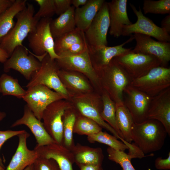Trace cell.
<instances>
[{
	"label": "cell",
	"instance_id": "cell-7",
	"mask_svg": "<svg viewBox=\"0 0 170 170\" xmlns=\"http://www.w3.org/2000/svg\"><path fill=\"white\" fill-rule=\"evenodd\" d=\"M82 115L96 122L102 128L109 131L118 139L123 140L117 132L102 118V103L100 94L97 92L73 95L70 100Z\"/></svg>",
	"mask_w": 170,
	"mask_h": 170
},
{
	"label": "cell",
	"instance_id": "cell-6",
	"mask_svg": "<svg viewBox=\"0 0 170 170\" xmlns=\"http://www.w3.org/2000/svg\"><path fill=\"white\" fill-rule=\"evenodd\" d=\"M55 60L60 69L77 72L84 75L89 79L97 93L101 94L103 90L99 77L92 65L88 45L80 54L60 56Z\"/></svg>",
	"mask_w": 170,
	"mask_h": 170
},
{
	"label": "cell",
	"instance_id": "cell-14",
	"mask_svg": "<svg viewBox=\"0 0 170 170\" xmlns=\"http://www.w3.org/2000/svg\"><path fill=\"white\" fill-rule=\"evenodd\" d=\"M130 5L137 17V20L134 23L124 26L122 35L128 36L132 33H139L153 37L158 41L170 42V35L157 26L151 20L144 15L140 7L138 10L133 4L130 3Z\"/></svg>",
	"mask_w": 170,
	"mask_h": 170
},
{
	"label": "cell",
	"instance_id": "cell-23",
	"mask_svg": "<svg viewBox=\"0 0 170 170\" xmlns=\"http://www.w3.org/2000/svg\"><path fill=\"white\" fill-rule=\"evenodd\" d=\"M105 1L104 0H88L85 5L75 8L76 28L84 32L89 26Z\"/></svg>",
	"mask_w": 170,
	"mask_h": 170
},
{
	"label": "cell",
	"instance_id": "cell-46",
	"mask_svg": "<svg viewBox=\"0 0 170 170\" xmlns=\"http://www.w3.org/2000/svg\"><path fill=\"white\" fill-rule=\"evenodd\" d=\"M88 0H71V4L75 8L83 6L87 3Z\"/></svg>",
	"mask_w": 170,
	"mask_h": 170
},
{
	"label": "cell",
	"instance_id": "cell-31",
	"mask_svg": "<svg viewBox=\"0 0 170 170\" xmlns=\"http://www.w3.org/2000/svg\"><path fill=\"white\" fill-rule=\"evenodd\" d=\"M129 150L128 154L124 151L114 150L109 147L107 149L108 158L119 164L122 170H136L131 162L133 158H139V155L137 152Z\"/></svg>",
	"mask_w": 170,
	"mask_h": 170
},
{
	"label": "cell",
	"instance_id": "cell-40",
	"mask_svg": "<svg viewBox=\"0 0 170 170\" xmlns=\"http://www.w3.org/2000/svg\"><path fill=\"white\" fill-rule=\"evenodd\" d=\"M6 116V114L5 112L0 111V122L2 121ZM25 131V130L17 131L8 130L5 131L0 130V150L3 144L8 140L13 137L17 136ZM0 162H1L0 157Z\"/></svg>",
	"mask_w": 170,
	"mask_h": 170
},
{
	"label": "cell",
	"instance_id": "cell-5",
	"mask_svg": "<svg viewBox=\"0 0 170 170\" xmlns=\"http://www.w3.org/2000/svg\"><path fill=\"white\" fill-rule=\"evenodd\" d=\"M52 20L51 18L40 19L35 29L27 36L29 47L35 55L39 57L40 61L47 54L52 60L60 57L54 51V40L50 29Z\"/></svg>",
	"mask_w": 170,
	"mask_h": 170
},
{
	"label": "cell",
	"instance_id": "cell-9",
	"mask_svg": "<svg viewBox=\"0 0 170 170\" xmlns=\"http://www.w3.org/2000/svg\"><path fill=\"white\" fill-rule=\"evenodd\" d=\"M130 85L153 97L170 87V68H153L145 75L132 80Z\"/></svg>",
	"mask_w": 170,
	"mask_h": 170
},
{
	"label": "cell",
	"instance_id": "cell-42",
	"mask_svg": "<svg viewBox=\"0 0 170 170\" xmlns=\"http://www.w3.org/2000/svg\"><path fill=\"white\" fill-rule=\"evenodd\" d=\"M155 167L160 170H168L170 169V152L168 154L167 158L162 159V157H158L155 160Z\"/></svg>",
	"mask_w": 170,
	"mask_h": 170
},
{
	"label": "cell",
	"instance_id": "cell-13",
	"mask_svg": "<svg viewBox=\"0 0 170 170\" xmlns=\"http://www.w3.org/2000/svg\"><path fill=\"white\" fill-rule=\"evenodd\" d=\"M110 27L107 2L105 1L92 23L84 32L88 44L94 48L107 46V36Z\"/></svg>",
	"mask_w": 170,
	"mask_h": 170
},
{
	"label": "cell",
	"instance_id": "cell-15",
	"mask_svg": "<svg viewBox=\"0 0 170 170\" xmlns=\"http://www.w3.org/2000/svg\"><path fill=\"white\" fill-rule=\"evenodd\" d=\"M152 98L130 85L125 89L123 103L131 113L134 123H141L147 119Z\"/></svg>",
	"mask_w": 170,
	"mask_h": 170
},
{
	"label": "cell",
	"instance_id": "cell-44",
	"mask_svg": "<svg viewBox=\"0 0 170 170\" xmlns=\"http://www.w3.org/2000/svg\"><path fill=\"white\" fill-rule=\"evenodd\" d=\"M15 0H0V15L14 2Z\"/></svg>",
	"mask_w": 170,
	"mask_h": 170
},
{
	"label": "cell",
	"instance_id": "cell-2",
	"mask_svg": "<svg viewBox=\"0 0 170 170\" xmlns=\"http://www.w3.org/2000/svg\"><path fill=\"white\" fill-rule=\"evenodd\" d=\"M35 12L33 5L27 3L25 8L15 16L17 21L14 27L1 40L0 47L9 57L16 47L23 46V40L35 29L39 20L35 18Z\"/></svg>",
	"mask_w": 170,
	"mask_h": 170
},
{
	"label": "cell",
	"instance_id": "cell-22",
	"mask_svg": "<svg viewBox=\"0 0 170 170\" xmlns=\"http://www.w3.org/2000/svg\"><path fill=\"white\" fill-rule=\"evenodd\" d=\"M59 77L65 88L73 95L94 92V88L84 75L75 71L60 69Z\"/></svg>",
	"mask_w": 170,
	"mask_h": 170
},
{
	"label": "cell",
	"instance_id": "cell-12",
	"mask_svg": "<svg viewBox=\"0 0 170 170\" xmlns=\"http://www.w3.org/2000/svg\"><path fill=\"white\" fill-rule=\"evenodd\" d=\"M41 62L34 56L29 54L23 46L14 49L11 55L3 63V70L8 72L11 69L20 72L27 80H30L34 73L40 69Z\"/></svg>",
	"mask_w": 170,
	"mask_h": 170
},
{
	"label": "cell",
	"instance_id": "cell-28",
	"mask_svg": "<svg viewBox=\"0 0 170 170\" xmlns=\"http://www.w3.org/2000/svg\"><path fill=\"white\" fill-rule=\"evenodd\" d=\"M100 95L102 103V109L100 113L102 118L115 129L122 139H124L116 122V103L105 91L103 90Z\"/></svg>",
	"mask_w": 170,
	"mask_h": 170
},
{
	"label": "cell",
	"instance_id": "cell-48",
	"mask_svg": "<svg viewBox=\"0 0 170 170\" xmlns=\"http://www.w3.org/2000/svg\"><path fill=\"white\" fill-rule=\"evenodd\" d=\"M24 170H33V164L27 167Z\"/></svg>",
	"mask_w": 170,
	"mask_h": 170
},
{
	"label": "cell",
	"instance_id": "cell-35",
	"mask_svg": "<svg viewBox=\"0 0 170 170\" xmlns=\"http://www.w3.org/2000/svg\"><path fill=\"white\" fill-rule=\"evenodd\" d=\"M72 107L67 110L63 116V136L65 145L69 146L72 144L73 132L76 116L72 110Z\"/></svg>",
	"mask_w": 170,
	"mask_h": 170
},
{
	"label": "cell",
	"instance_id": "cell-21",
	"mask_svg": "<svg viewBox=\"0 0 170 170\" xmlns=\"http://www.w3.org/2000/svg\"><path fill=\"white\" fill-rule=\"evenodd\" d=\"M30 134L25 130L17 136L18 145L15 153L5 170H24L33 164L38 155L36 151L29 149L27 145V139Z\"/></svg>",
	"mask_w": 170,
	"mask_h": 170
},
{
	"label": "cell",
	"instance_id": "cell-10",
	"mask_svg": "<svg viewBox=\"0 0 170 170\" xmlns=\"http://www.w3.org/2000/svg\"><path fill=\"white\" fill-rule=\"evenodd\" d=\"M68 100L62 99L48 106L43 112L42 120L46 130L57 143H61L63 136V120L66 111L73 107Z\"/></svg>",
	"mask_w": 170,
	"mask_h": 170
},
{
	"label": "cell",
	"instance_id": "cell-37",
	"mask_svg": "<svg viewBox=\"0 0 170 170\" xmlns=\"http://www.w3.org/2000/svg\"><path fill=\"white\" fill-rule=\"evenodd\" d=\"M39 6V8L34 16L39 20L45 18H51L55 14L54 0H35Z\"/></svg>",
	"mask_w": 170,
	"mask_h": 170
},
{
	"label": "cell",
	"instance_id": "cell-17",
	"mask_svg": "<svg viewBox=\"0 0 170 170\" xmlns=\"http://www.w3.org/2000/svg\"><path fill=\"white\" fill-rule=\"evenodd\" d=\"M123 43L116 46L109 47L104 46L94 48L89 46L88 50L92 65L97 72L105 67L115 57L128 53L132 48H125L124 46L134 39L133 35Z\"/></svg>",
	"mask_w": 170,
	"mask_h": 170
},
{
	"label": "cell",
	"instance_id": "cell-29",
	"mask_svg": "<svg viewBox=\"0 0 170 170\" xmlns=\"http://www.w3.org/2000/svg\"><path fill=\"white\" fill-rule=\"evenodd\" d=\"M26 91L21 86L17 79L6 73L0 76V93L3 95H12L22 99Z\"/></svg>",
	"mask_w": 170,
	"mask_h": 170
},
{
	"label": "cell",
	"instance_id": "cell-11",
	"mask_svg": "<svg viewBox=\"0 0 170 170\" xmlns=\"http://www.w3.org/2000/svg\"><path fill=\"white\" fill-rule=\"evenodd\" d=\"M35 116L41 121L45 109L52 103L65 97L60 94L43 85H38L27 89L22 98Z\"/></svg>",
	"mask_w": 170,
	"mask_h": 170
},
{
	"label": "cell",
	"instance_id": "cell-1",
	"mask_svg": "<svg viewBox=\"0 0 170 170\" xmlns=\"http://www.w3.org/2000/svg\"><path fill=\"white\" fill-rule=\"evenodd\" d=\"M131 133L132 141L144 154L161 150L167 134L162 124L152 119L134 123Z\"/></svg>",
	"mask_w": 170,
	"mask_h": 170
},
{
	"label": "cell",
	"instance_id": "cell-4",
	"mask_svg": "<svg viewBox=\"0 0 170 170\" xmlns=\"http://www.w3.org/2000/svg\"><path fill=\"white\" fill-rule=\"evenodd\" d=\"M41 62L40 69L26 86L27 89L37 85H44L62 95L65 99L70 100L73 95L62 83L58 76L60 69L55 60H52L47 54Z\"/></svg>",
	"mask_w": 170,
	"mask_h": 170
},
{
	"label": "cell",
	"instance_id": "cell-3",
	"mask_svg": "<svg viewBox=\"0 0 170 170\" xmlns=\"http://www.w3.org/2000/svg\"><path fill=\"white\" fill-rule=\"evenodd\" d=\"M103 91L116 104L123 103V92L130 85L132 79L113 60L105 67L97 72Z\"/></svg>",
	"mask_w": 170,
	"mask_h": 170
},
{
	"label": "cell",
	"instance_id": "cell-32",
	"mask_svg": "<svg viewBox=\"0 0 170 170\" xmlns=\"http://www.w3.org/2000/svg\"><path fill=\"white\" fill-rule=\"evenodd\" d=\"M88 139L90 142H97L106 144L115 150L124 152L126 150L128 149L127 145L122 141L118 140L115 136L102 131L88 136Z\"/></svg>",
	"mask_w": 170,
	"mask_h": 170
},
{
	"label": "cell",
	"instance_id": "cell-43",
	"mask_svg": "<svg viewBox=\"0 0 170 170\" xmlns=\"http://www.w3.org/2000/svg\"><path fill=\"white\" fill-rule=\"evenodd\" d=\"M161 27L167 33L170 34V14L167 15L161 22Z\"/></svg>",
	"mask_w": 170,
	"mask_h": 170
},
{
	"label": "cell",
	"instance_id": "cell-27",
	"mask_svg": "<svg viewBox=\"0 0 170 170\" xmlns=\"http://www.w3.org/2000/svg\"><path fill=\"white\" fill-rule=\"evenodd\" d=\"M116 117L117 125L123 139L131 143V130L134 123L132 115L124 103L116 104Z\"/></svg>",
	"mask_w": 170,
	"mask_h": 170
},
{
	"label": "cell",
	"instance_id": "cell-41",
	"mask_svg": "<svg viewBox=\"0 0 170 170\" xmlns=\"http://www.w3.org/2000/svg\"><path fill=\"white\" fill-rule=\"evenodd\" d=\"M55 14L60 15L65 12L71 6V0H54Z\"/></svg>",
	"mask_w": 170,
	"mask_h": 170
},
{
	"label": "cell",
	"instance_id": "cell-26",
	"mask_svg": "<svg viewBox=\"0 0 170 170\" xmlns=\"http://www.w3.org/2000/svg\"><path fill=\"white\" fill-rule=\"evenodd\" d=\"M27 3L26 0H15L12 5L0 15V43L14 27V18L25 8Z\"/></svg>",
	"mask_w": 170,
	"mask_h": 170
},
{
	"label": "cell",
	"instance_id": "cell-47",
	"mask_svg": "<svg viewBox=\"0 0 170 170\" xmlns=\"http://www.w3.org/2000/svg\"><path fill=\"white\" fill-rule=\"evenodd\" d=\"M9 57L8 54L0 47V62L4 63Z\"/></svg>",
	"mask_w": 170,
	"mask_h": 170
},
{
	"label": "cell",
	"instance_id": "cell-39",
	"mask_svg": "<svg viewBox=\"0 0 170 170\" xmlns=\"http://www.w3.org/2000/svg\"><path fill=\"white\" fill-rule=\"evenodd\" d=\"M87 46V42L85 37L83 42L72 45L59 54L58 56L60 57L78 55L82 53Z\"/></svg>",
	"mask_w": 170,
	"mask_h": 170
},
{
	"label": "cell",
	"instance_id": "cell-20",
	"mask_svg": "<svg viewBox=\"0 0 170 170\" xmlns=\"http://www.w3.org/2000/svg\"><path fill=\"white\" fill-rule=\"evenodd\" d=\"M127 0H112L107 2L110 19V34L118 38L122 35L124 26L132 24L127 12Z\"/></svg>",
	"mask_w": 170,
	"mask_h": 170
},
{
	"label": "cell",
	"instance_id": "cell-38",
	"mask_svg": "<svg viewBox=\"0 0 170 170\" xmlns=\"http://www.w3.org/2000/svg\"><path fill=\"white\" fill-rule=\"evenodd\" d=\"M53 161L38 157L33 164V170H58Z\"/></svg>",
	"mask_w": 170,
	"mask_h": 170
},
{
	"label": "cell",
	"instance_id": "cell-18",
	"mask_svg": "<svg viewBox=\"0 0 170 170\" xmlns=\"http://www.w3.org/2000/svg\"><path fill=\"white\" fill-rule=\"evenodd\" d=\"M160 122L170 136V87L152 97L147 115V119Z\"/></svg>",
	"mask_w": 170,
	"mask_h": 170
},
{
	"label": "cell",
	"instance_id": "cell-19",
	"mask_svg": "<svg viewBox=\"0 0 170 170\" xmlns=\"http://www.w3.org/2000/svg\"><path fill=\"white\" fill-rule=\"evenodd\" d=\"M27 126L33 133L38 146H43L56 142L48 133L42 122L38 119L26 105L24 107L22 116L11 126L14 127L20 125Z\"/></svg>",
	"mask_w": 170,
	"mask_h": 170
},
{
	"label": "cell",
	"instance_id": "cell-45",
	"mask_svg": "<svg viewBox=\"0 0 170 170\" xmlns=\"http://www.w3.org/2000/svg\"><path fill=\"white\" fill-rule=\"evenodd\" d=\"M81 170H103L100 165L87 164L82 165Z\"/></svg>",
	"mask_w": 170,
	"mask_h": 170
},
{
	"label": "cell",
	"instance_id": "cell-49",
	"mask_svg": "<svg viewBox=\"0 0 170 170\" xmlns=\"http://www.w3.org/2000/svg\"><path fill=\"white\" fill-rule=\"evenodd\" d=\"M0 170H5L1 165L0 164Z\"/></svg>",
	"mask_w": 170,
	"mask_h": 170
},
{
	"label": "cell",
	"instance_id": "cell-25",
	"mask_svg": "<svg viewBox=\"0 0 170 170\" xmlns=\"http://www.w3.org/2000/svg\"><path fill=\"white\" fill-rule=\"evenodd\" d=\"M75 10V8L71 6L65 12L52 20L50 29L54 39L73 31L76 28Z\"/></svg>",
	"mask_w": 170,
	"mask_h": 170
},
{
	"label": "cell",
	"instance_id": "cell-8",
	"mask_svg": "<svg viewBox=\"0 0 170 170\" xmlns=\"http://www.w3.org/2000/svg\"><path fill=\"white\" fill-rule=\"evenodd\" d=\"M132 50L112 60L125 71L132 80L145 75L153 68L161 66L160 61L155 56L135 53Z\"/></svg>",
	"mask_w": 170,
	"mask_h": 170
},
{
	"label": "cell",
	"instance_id": "cell-24",
	"mask_svg": "<svg viewBox=\"0 0 170 170\" xmlns=\"http://www.w3.org/2000/svg\"><path fill=\"white\" fill-rule=\"evenodd\" d=\"M38 157L55 161L60 170H73L71 163L64 154V150L60 144L56 142L47 145L38 146L34 149Z\"/></svg>",
	"mask_w": 170,
	"mask_h": 170
},
{
	"label": "cell",
	"instance_id": "cell-33",
	"mask_svg": "<svg viewBox=\"0 0 170 170\" xmlns=\"http://www.w3.org/2000/svg\"><path fill=\"white\" fill-rule=\"evenodd\" d=\"M102 130V128L95 122L82 115L76 118L73 131L88 136L97 133Z\"/></svg>",
	"mask_w": 170,
	"mask_h": 170
},
{
	"label": "cell",
	"instance_id": "cell-16",
	"mask_svg": "<svg viewBox=\"0 0 170 170\" xmlns=\"http://www.w3.org/2000/svg\"><path fill=\"white\" fill-rule=\"evenodd\" d=\"M133 36L136 45L132 51L153 56L160 61L161 66L167 67L170 60V42L156 41L139 33H134Z\"/></svg>",
	"mask_w": 170,
	"mask_h": 170
},
{
	"label": "cell",
	"instance_id": "cell-36",
	"mask_svg": "<svg viewBox=\"0 0 170 170\" xmlns=\"http://www.w3.org/2000/svg\"><path fill=\"white\" fill-rule=\"evenodd\" d=\"M103 155L100 149L96 150H87L78 153L76 156L79 163L87 164L100 165Z\"/></svg>",
	"mask_w": 170,
	"mask_h": 170
},
{
	"label": "cell",
	"instance_id": "cell-34",
	"mask_svg": "<svg viewBox=\"0 0 170 170\" xmlns=\"http://www.w3.org/2000/svg\"><path fill=\"white\" fill-rule=\"evenodd\" d=\"M143 9L144 14L148 13L169 14L170 0H144L143 1Z\"/></svg>",
	"mask_w": 170,
	"mask_h": 170
},
{
	"label": "cell",
	"instance_id": "cell-30",
	"mask_svg": "<svg viewBox=\"0 0 170 170\" xmlns=\"http://www.w3.org/2000/svg\"><path fill=\"white\" fill-rule=\"evenodd\" d=\"M84 38V32L76 28L73 31L54 39L55 52L58 55L72 45L83 42Z\"/></svg>",
	"mask_w": 170,
	"mask_h": 170
}]
</instances>
